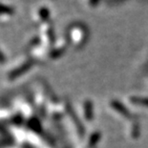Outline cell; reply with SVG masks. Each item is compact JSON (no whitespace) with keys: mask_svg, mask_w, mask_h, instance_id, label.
<instances>
[{"mask_svg":"<svg viewBox=\"0 0 148 148\" xmlns=\"http://www.w3.org/2000/svg\"><path fill=\"white\" fill-rule=\"evenodd\" d=\"M14 14V7L9 3L0 1V23L10 21Z\"/></svg>","mask_w":148,"mask_h":148,"instance_id":"1","label":"cell"},{"mask_svg":"<svg viewBox=\"0 0 148 148\" xmlns=\"http://www.w3.org/2000/svg\"><path fill=\"white\" fill-rule=\"evenodd\" d=\"M47 16V11L44 7H36L32 12V18L34 22H42Z\"/></svg>","mask_w":148,"mask_h":148,"instance_id":"2","label":"cell"}]
</instances>
